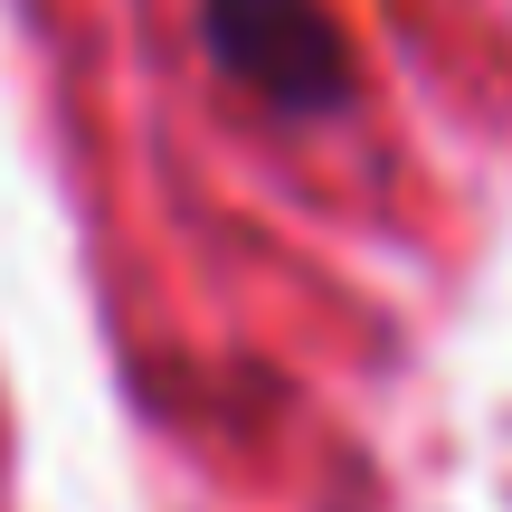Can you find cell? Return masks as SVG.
I'll use <instances>...</instances> for the list:
<instances>
[{
  "mask_svg": "<svg viewBox=\"0 0 512 512\" xmlns=\"http://www.w3.org/2000/svg\"><path fill=\"white\" fill-rule=\"evenodd\" d=\"M200 48L228 86H247L285 124H342L361 105L351 38L323 0H200Z\"/></svg>",
  "mask_w": 512,
  "mask_h": 512,
  "instance_id": "obj_1",
  "label": "cell"
}]
</instances>
